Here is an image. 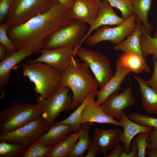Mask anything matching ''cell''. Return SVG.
<instances>
[{
	"label": "cell",
	"mask_w": 157,
	"mask_h": 157,
	"mask_svg": "<svg viewBox=\"0 0 157 157\" xmlns=\"http://www.w3.org/2000/svg\"><path fill=\"white\" fill-rule=\"evenodd\" d=\"M69 10L55 1L44 13L23 24L8 28L7 34L17 51L25 49L33 53H39L43 49L47 37L71 22Z\"/></svg>",
	"instance_id": "6da1fadb"
},
{
	"label": "cell",
	"mask_w": 157,
	"mask_h": 157,
	"mask_svg": "<svg viewBox=\"0 0 157 157\" xmlns=\"http://www.w3.org/2000/svg\"><path fill=\"white\" fill-rule=\"evenodd\" d=\"M74 57L71 63L61 72L59 85L68 87L73 93L72 101L69 110L77 108L91 92L98 90V82L89 70L87 64Z\"/></svg>",
	"instance_id": "7a4b0ae2"
},
{
	"label": "cell",
	"mask_w": 157,
	"mask_h": 157,
	"mask_svg": "<svg viewBox=\"0 0 157 157\" xmlns=\"http://www.w3.org/2000/svg\"><path fill=\"white\" fill-rule=\"evenodd\" d=\"M23 75L34 84L36 94L46 99L58 88L62 78L61 72L40 62L26 63L21 65Z\"/></svg>",
	"instance_id": "3957f363"
},
{
	"label": "cell",
	"mask_w": 157,
	"mask_h": 157,
	"mask_svg": "<svg viewBox=\"0 0 157 157\" xmlns=\"http://www.w3.org/2000/svg\"><path fill=\"white\" fill-rule=\"evenodd\" d=\"M40 105L21 104L16 102L3 110L0 113V135L13 131L42 117Z\"/></svg>",
	"instance_id": "277c9868"
},
{
	"label": "cell",
	"mask_w": 157,
	"mask_h": 157,
	"mask_svg": "<svg viewBox=\"0 0 157 157\" xmlns=\"http://www.w3.org/2000/svg\"><path fill=\"white\" fill-rule=\"evenodd\" d=\"M86 24L78 20H72L45 40L43 49H53L66 47L75 48L81 46L87 32Z\"/></svg>",
	"instance_id": "5b68a950"
},
{
	"label": "cell",
	"mask_w": 157,
	"mask_h": 157,
	"mask_svg": "<svg viewBox=\"0 0 157 157\" xmlns=\"http://www.w3.org/2000/svg\"><path fill=\"white\" fill-rule=\"evenodd\" d=\"M53 0H14L3 23L8 28L23 24L47 11Z\"/></svg>",
	"instance_id": "8992f818"
},
{
	"label": "cell",
	"mask_w": 157,
	"mask_h": 157,
	"mask_svg": "<svg viewBox=\"0 0 157 157\" xmlns=\"http://www.w3.org/2000/svg\"><path fill=\"white\" fill-rule=\"evenodd\" d=\"M75 55L81 61L86 63L101 88L113 76L111 63L106 55L94 50L78 46L74 48Z\"/></svg>",
	"instance_id": "52a82bcc"
},
{
	"label": "cell",
	"mask_w": 157,
	"mask_h": 157,
	"mask_svg": "<svg viewBox=\"0 0 157 157\" xmlns=\"http://www.w3.org/2000/svg\"><path fill=\"white\" fill-rule=\"evenodd\" d=\"M50 126L42 116L8 133L0 135V142L6 141L28 147L47 132Z\"/></svg>",
	"instance_id": "ba28073f"
},
{
	"label": "cell",
	"mask_w": 157,
	"mask_h": 157,
	"mask_svg": "<svg viewBox=\"0 0 157 157\" xmlns=\"http://www.w3.org/2000/svg\"><path fill=\"white\" fill-rule=\"evenodd\" d=\"M134 13L123 23L115 27L106 26L99 27L85 41L91 47H94L99 42L105 41H109L115 45L123 41L135 30L137 25Z\"/></svg>",
	"instance_id": "9c48e42d"
},
{
	"label": "cell",
	"mask_w": 157,
	"mask_h": 157,
	"mask_svg": "<svg viewBox=\"0 0 157 157\" xmlns=\"http://www.w3.org/2000/svg\"><path fill=\"white\" fill-rule=\"evenodd\" d=\"M69 88L59 85L51 95L44 99L40 95L36 98V103L41 106L42 117L50 126L52 125L62 111L69 110L72 101V97L68 94Z\"/></svg>",
	"instance_id": "30bf717a"
},
{
	"label": "cell",
	"mask_w": 157,
	"mask_h": 157,
	"mask_svg": "<svg viewBox=\"0 0 157 157\" xmlns=\"http://www.w3.org/2000/svg\"><path fill=\"white\" fill-rule=\"evenodd\" d=\"M41 55L26 63L40 62L50 65L61 72L71 63L74 57V48L66 47L53 49H42Z\"/></svg>",
	"instance_id": "8fae6325"
},
{
	"label": "cell",
	"mask_w": 157,
	"mask_h": 157,
	"mask_svg": "<svg viewBox=\"0 0 157 157\" xmlns=\"http://www.w3.org/2000/svg\"><path fill=\"white\" fill-rule=\"evenodd\" d=\"M135 103L130 82L128 88L120 93L117 92L113 93L100 105L109 114L120 121L124 110Z\"/></svg>",
	"instance_id": "7c38bea8"
},
{
	"label": "cell",
	"mask_w": 157,
	"mask_h": 157,
	"mask_svg": "<svg viewBox=\"0 0 157 157\" xmlns=\"http://www.w3.org/2000/svg\"><path fill=\"white\" fill-rule=\"evenodd\" d=\"M101 0H74L69 9V17L91 26L97 17L102 3Z\"/></svg>",
	"instance_id": "4fadbf2b"
},
{
	"label": "cell",
	"mask_w": 157,
	"mask_h": 157,
	"mask_svg": "<svg viewBox=\"0 0 157 157\" xmlns=\"http://www.w3.org/2000/svg\"><path fill=\"white\" fill-rule=\"evenodd\" d=\"M122 132L118 129H96L92 140L98 153L105 155L109 150L119 144L121 141Z\"/></svg>",
	"instance_id": "5bb4252c"
},
{
	"label": "cell",
	"mask_w": 157,
	"mask_h": 157,
	"mask_svg": "<svg viewBox=\"0 0 157 157\" xmlns=\"http://www.w3.org/2000/svg\"><path fill=\"white\" fill-rule=\"evenodd\" d=\"M33 53L31 51L22 49L13 53L7 55L0 63V89L1 99L5 96L3 89L8 85L10 77V72L16 65L26 57Z\"/></svg>",
	"instance_id": "9a60e30c"
},
{
	"label": "cell",
	"mask_w": 157,
	"mask_h": 157,
	"mask_svg": "<svg viewBox=\"0 0 157 157\" xmlns=\"http://www.w3.org/2000/svg\"><path fill=\"white\" fill-rule=\"evenodd\" d=\"M97 17L92 25L90 27L82 40L81 44L95 30L101 26L107 25H118L126 20L118 16L114 12L113 7L105 0H102Z\"/></svg>",
	"instance_id": "2e32d148"
},
{
	"label": "cell",
	"mask_w": 157,
	"mask_h": 157,
	"mask_svg": "<svg viewBox=\"0 0 157 157\" xmlns=\"http://www.w3.org/2000/svg\"><path fill=\"white\" fill-rule=\"evenodd\" d=\"M116 72L107 83L97 91L95 96L97 97L96 103L101 105L113 93L118 92L121 88L123 80L131 71L125 66L118 60L115 64Z\"/></svg>",
	"instance_id": "e0dca14e"
},
{
	"label": "cell",
	"mask_w": 157,
	"mask_h": 157,
	"mask_svg": "<svg viewBox=\"0 0 157 157\" xmlns=\"http://www.w3.org/2000/svg\"><path fill=\"white\" fill-rule=\"evenodd\" d=\"M96 122L100 124H110L121 127L120 121L104 110L101 105H97L92 99L85 107L79 120L82 124L85 122Z\"/></svg>",
	"instance_id": "ac0fdd59"
},
{
	"label": "cell",
	"mask_w": 157,
	"mask_h": 157,
	"mask_svg": "<svg viewBox=\"0 0 157 157\" xmlns=\"http://www.w3.org/2000/svg\"><path fill=\"white\" fill-rule=\"evenodd\" d=\"M123 131L121 136V142L123 144V150L127 154L130 151L132 140L140 133L146 132L150 133L153 128L143 126L130 119L124 111L119 121Z\"/></svg>",
	"instance_id": "d6986e66"
},
{
	"label": "cell",
	"mask_w": 157,
	"mask_h": 157,
	"mask_svg": "<svg viewBox=\"0 0 157 157\" xmlns=\"http://www.w3.org/2000/svg\"><path fill=\"white\" fill-rule=\"evenodd\" d=\"M72 131V128L69 125L53 124L40 139L44 146L52 147L67 138Z\"/></svg>",
	"instance_id": "ffe728a7"
},
{
	"label": "cell",
	"mask_w": 157,
	"mask_h": 157,
	"mask_svg": "<svg viewBox=\"0 0 157 157\" xmlns=\"http://www.w3.org/2000/svg\"><path fill=\"white\" fill-rule=\"evenodd\" d=\"M138 81L142 99V106L146 112L153 115H157V90L148 85L145 80L135 76Z\"/></svg>",
	"instance_id": "44dd1931"
},
{
	"label": "cell",
	"mask_w": 157,
	"mask_h": 157,
	"mask_svg": "<svg viewBox=\"0 0 157 157\" xmlns=\"http://www.w3.org/2000/svg\"><path fill=\"white\" fill-rule=\"evenodd\" d=\"M137 24L133 32L125 40L115 45L113 49L115 51L120 50L125 53L135 54L146 61L142 53L140 42V38L142 35L141 24Z\"/></svg>",
	"instance_id": "7402d4cb"
},
{
	"label": "cell",
	"mask_w": 157,
	"mask_h": 157,
	"mask_svg": "<svg viewBox=\"0 0 157 157\" xmlns=\"http://www.w3.org/2000/svg\"><path fill=\"white\" fill-rule=\"evenodd\" d=\"M135 21L137 24H142L146 31L151 36L153 29L148 19L152 0H132Z\"/></svg>",
	"instance_id": "603a6c76"
},
{
	"label": "cell",
	"mask_w": 157,
	"mask_h": 157,
	"mask_svg": "<svg viewBox=\"0 0 157 157\" xmlns=\"http://www.w3.org/2000/svg\"><path fill=\"white\" fill-rule=\"evenodd\" d=\"M93 124L92 122H89L82 124L81 129L82 132L78 137V141L68 157H81L88 150L93 142L89 136V130Z\"/></svg>",
	"instance_id": "cb8c5ba5"
},
{
	"label": "cell",
	"mask_w": 157,
	"mask_h": 157,
	"mask_svg": "<svg viewBox=\"0 0 157 157\" xmlns=\"http://www.w3.org/2000/svg\"><path fill=\"white\" fill-rule=\"evenodd\" d=\"M97 91L95 90L90 93L83 102L78 106L77 109L67 117L63 120L55 122L53 124L69 125L72 127L74 133L79 131L81 130L82 124L79 123V120L83 110L89 102L96 97Z\"/></svg>",
	"instance_id": "d4e9b609"
},
{
	"label": "cell",
	"mask_w": 157,
	"mask_h": 157,
	"mask_svg": "<svg viewBox=\"0 0 157 157\" xmlns=\"http://www.w3.org/2000/svg\"><path fill=\"white\" fill-rule=\"evenodd\" d=\"M82 132L71 134L67 138L52 147L48 157H67L73 150Z\"/></svg>",
	"instance_id": "484cf974"
},
{
	"label": "cell",
	"mask_w": 157,
	"mask_h": 157,
	"mask_svg": "<svg viewBox=\"0 0 157 157\" xmlns=\"http://www.w3.org/2000/svg\"><path fill=\"white\" fill-rule=\"evenodd\" d=\"M118 60L125 66L134 73L142 72L143 70L149 72L150 70V68L146 61L135 54L124 53Z\"/></svg>",
	"instance_id": "4316f807"
},
{
	"label": "cell",
	"mask_w": 157,
	"mask_h": 157,
	"mask_svg": "<svg viewBox=\"0 0 157 157\" xmlns=\"http://www.w3.org/2000/svg\"><path fill=\"white\" fill-rule=\"evenodd\" d=\"M140 27L142 35L140 38V42L143 56L145 57L151 55L157 59V38L152 37L149 35L142 24Z\"/></svg>",
	"instance_id": "83f0119b"
},
{
	"label": "cell",
	"mask_w": 157,
	"mask_h": 157,
	"mask_svg": "<svg viewBox=\"0 0 157 157\" xmlns=\"http://www.w3.org/2000/svg\"><path fill=\"white\" fill-rule=\"evenodd\" d=\"M0 142V157H22L27 148L6 141Z\"/></svg>",
	"instance_id": "f1b7e54d"
},
{
	"label": "cell",
	"mask_w": 157,
	"mask_h": 157,
	"mask_svg": "<svg viewBox=\"0 0 157 157\" xmlns=\"http://www.w3.org/2000/svg\"><path fill=\"white\" fill-rule=\"evenodd\" d=\"M51 147L44 146L39 138L26 148L22 157H48Z\"/></svg>",
	"instance_id": "f546056e"
},
{
	"label": "cell",
	"mask_w": 157,
	"mask_h": 157,
	"mask_svg": "<svg viewBox=\"0 0 157 157\" xmlns=\"http://www.w3.org/2000/svg\"><path fill=\"white\" fill-rule=\"evenodd\" d=\"M101 0L106 1L113 8H117L121 12L122 17L126 20L134 13L132 0Z\"/></svg>",
	"instance_id": "4dcf8cb0"
},
{
	"label": "cell",
	"mask_w": 157,
	"mask_h": 157,
	"mask_svg": "<svg viewBox=\"0 0 157 157\" xmlns=\"http://www.w3.org/2000/svg\"><path fill=\"white\" fill-rule=\"evenodd\" d=\"M133 121L143 126L157 129V118L140 113L132 112L126 115Z\"/></svg>",
	"instance_id": "1f68e13d"
},
{
	"label": "cell",
	"mask_w": 157,
	"mask_h": 157,
	"mask_svg": "<svg viewBox=\"0 0 157 157\" xmlns=\"http://www.w3.org/2000/svg\"><path fill=\"white\" fill-rule=\"evenodd\" d=\"M8 27L4 23L0 25V44L4 46L7 51V55L17 51L15 44L8 37L7 30Z\"/></svg>",
	"instance_id": "d6a6232c"
},
{
	"label": "cell",
	"mask_w": 157,
	"mask_h": 157,
	"mask_svg": "<svg viewBox=\"0 0 157 157\" xmlns=\"http://www.w3.org/2000/svg\"><path fill=\"white\" fill-rule=\"evenodd\" d=\"M150 133L146 132H141L133 139V143L136 144L138 147V157H145L146 149L148 145V139Z\"/></svg>",
	"instance_id": "836d02e7"
},
{
	"label": "cell",
	"mask_w": 157,
	"mask_h": 157,
	"mask_svg": "<svg viewBox=\"0 0 157 157\" xmlns=\"http://www.w3.org/2000/svg\"><path fill=\"white\" fill-rule=\"evenodd\" d=\"M14 1L0 0V22L1 23L5 21Z\"/></svg>",
	"instance_id": "e575fe53"
},
{
	"label": "cell",
	"mask_w": 157,
	"mask_h": 157,
	"mask_svg": "<svg viewBox=\"0 0 157 157\" xmlns=\"http://www.w3.org/2000/svg\"><path fill=\"white\" fill-rule=\"evenodd\" d=\"M154 63V71L151 77L148 80H145L146 84L153 88L157 90V60L152 56Z\"/></svg>",
	"instance_id": "d590c367"
},
{
	"label": "cell",
	"mask_w": 157,
	"mask_h": 157,
	"mask_svg": "<svg viewBox=\"0 0 157 157\" xmlns=\"http://www.w3.org/2000/svg\"><path fill=\"white\" fill-rule=\"evenodd\" d=\"M148 142L147 149L152 148H157V129H153L148 138Z\"/></svg>",
	"instance_id": "8d00e7d4"
},
{
	"label": "cell",
	"mask_w": 157,
	"mask_h": 157,
	"mask_svg": "<svg viewBox=\"0 0 157 157\" xmlns=\"http://www.w3.org/2000/svg\"><path fill=\"white\" fill-rule=\"evenodd\" d=\"M138 149L136 144L132 143L131 150L128 154L126 153L123 150L120 155V157H138Z\"/></svg>",
	"instance_id": "74e56055"
},
{
	"label": "cell",
	"mask_w": 157,
	"mask_h": 157,
	"mask_svg": "<svg viewBox=\"0 0 157 157\" xmlns=\"http://www.w3.org/2000/svg\"><path fill=\"white\" fill-rule=\"evenodd\" d=\"M124 145L119 144L114 148L109 154L107 156L104 155L105 157H119L122 151L123 150Z\"/></svg>",
	"instance_id": "f35d334b"
},
{
	"label": "cell",
	"mask_w": 157,
	"mask_h": 157,
	"mask_svg": "<svg viewBox=\"0 0 157 157\" xmlns=\"http://www.w3.org/2000/svg\"><path fill=\"white\" fill-rule=\"evenodd\" d=\"M88 150V151L85 157H94L97 155L98 152L93 142L90 144Z\"/></svg>",
	"instance_id": "ab89813d"
},
{
	"label": "cell",
	"mask_w": 157,
	"mask_h": 157,
	"mask_svg": "<svg viewBox=\"0 0 157 157\" xmlns=\"http://www.w3.org/2000/svg\"><path fill=\"white\" fill-rule=\"evenodd\" d=\"M57 1L61 3L63 6L66 8L70 9L72 7L74 0H53Z\"/></svg>",
	"instance_id": "60d3db41"
},
{
	"label": "cell",
	"mask_w": 157,
	"mask_h": 157,
	"mask_svg": "<svg viewBox=\"0 0 157 157\" xmlns=\"http://www.w3.org/2000/svg\"><path fill=\"white\" fill-rule=\"evenodd\" d=\"M146 154L149 157H157V148H152L147 149Z\"/></svg>",
	"instance_id": "b9f144b4"
},
{
	"label": "cell",
	"mask_w": 157,
	"mask_h": 157,
	"mask_svg": "<svg viewBox=\"0 0 157 157\" xmlns=\"http://www.w3.org/2000/svg\"><path fill=\"white\" fill-rule=\"evenodd\" d=\"M7 50L5 47L3 45L0 44V60H2L6 56Z\"/></svg>",
	"instance_id": "7bdbcfd3"
},
{
	"label": "cell",
	"mask_w": 157,
	"mask_h": 157,
	"mask_svg": "<svg viewBox=\"0 0 157 157\" xmlns=\"http://www.w3.org/2000/svg\"><path fill=\"white\" fill-rule=\"evenodd\" d=\"M156 31L154 33V35L153 36V37L154 38H157V17L156 19Z\"/></svg>",
	"instance_id": "ee69618b"
},
{
	"label": "cell",
	"mask_w": 157,
	"mask_h": 157,
	"mask_svg": "<svg viewBox=\"0 0 157 157\" xmlns=\"http://www.w3.org/2000/svg\"></svg>",
	"instance_id": "f6af8a7d"
}]
</instances>
